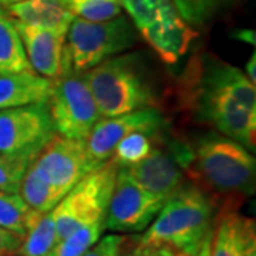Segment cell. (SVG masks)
<instances>
[{
    "label": "cell",
    "instance_id": "ffe728a7",
    "mask_svg": "<svg viewBox=\"0 0 256 256\" xmlns=\"http://www.w3.org/2000/svg\"><path fill=\"white\" fill-rule=\"evenodd\" d=\"M240 222L242 216L225 210L212 230L210 256H240Z\"/></svg>",
    "mask_w": 256,
    "mask_h": 256
},
{
    "label": "cell",
    "instance_id": "9c48e42d",
    "mask_svg": "<svg viewBox=\"0 0 256 256\" xmlns=\"http://www.w3.org/2000/svg\"><path fill=\"white\" fill-rule=\"evenodd\" d=\"M164 204V200L146 191L124 166H118L104 226L120 234L141 232L154 220Z\"/></svg>",
    "mask_w": 256,
    "mask_h": 256
},
{
    "label": "cell",
    "instance_id": "1f68e13d",
    "mask_svg": "<svg viewBox=\"0 0 256 256\" xmlns=\"http://www.w3.org/2000/svg\"><path fill=\"white\" fill-rule=\"evenodd\" d=\"M210 240H212V232L206 238L204 239L200 249L196 250V254L194 256H210Z\"/></svg>",
    "mask_w": 256,
    "mask_h": 256
},
{
    "label": "cell",
    "instance_id": "603a6c76",
    "mask_svg": "<svg viewBox=\"0 0 256 256\" xmlns=\"http://www.w3.org/2000/svg\"><path fill=\"white\" fill-rule=\"evenodd\" d=\"M152 150L151 134L142 131H134L120 141L114 148L112 160L118 166H130L144 160Z\"/></svg>",
    "mask_w": 256,
    "mask_h": 256
},
{
    "label": "cell",
    "instance_id": "d4e9b609",
    "mask_svg": "<svg viewBox=\"0 0 256 256\" xmlns=\"http://www.w3.org/2000/svg\"><path fill=\"white\" fill-rule=\"evenodd\" d=\"M68 9L76 18L88 22H107L121 16L122 12L118 0H82L72 4Z\"/></svg>",
    "mask_w": 256,
    "mask_h": 256
},
{
    "label": "cell",
    "instance_id": "30bf717a",
    "mask_svg": "<svg viewBox=\"0 0 256 256\" xmlns=\"http://www.w3.org/2000/svg\"><path fill=\"white\" fill-rule=\"evenodd\" d=\"M37 174L66 195L82 178L97 170L87 154L86 141L56 132L32 162Z\"/></svg>",
    "mask_w": 256,
    "mask_h": 256
},
{
    "label": "cell",
    "instance_id": "277c9868",
    "mask_svg": "<svg viewBox=\"0 0 256 256\" xmlns=\"http://www.w3.org/2000/svg\"><path fill=\"white\" fill-rule=\"evenodd\" d=\"M136 40V28L122 16L107 22L74 18L66 34L62 73H86L104 60L131 48Z\"/></svg>",
    "mask_w": 256,
    "mask_h": 256
},
{
    "label": "cell",
    "instance_id": "2e32d148",
    "mask_svg": "<svg viewBox=\"0 0 256 256\" xmlns=\"http://www.w3.org/2000/svg\"><path fill=\"white\" fill-rule=\"evenodd\" d=\"M10 18L23 24L67 34L76 18L64 0H23L4 6Z\"/></svg>",
    "mask_w": 256,
    "mask_h": 256
},
{
    "label": "cell",
    "instance_id": "d6a6232c",
    "mask_svg": "<svg viewBox=\"0 0 256 256\" xmlns=\"http://www.w3.org/2000/svg\"><path fill=\"white\" fill-rule=\"evenodd\" d=\"M18 2H23V0H0V6H8V4H12V3H18Z\"/></svg>",
    "mask_w": 256,
    "mask_h": 256
},
{
    "label": "cell",
    "instance_id": "8fae6325",
    "mask_svg": "<svg viewBox=\"0 0 256 256\" xmlns=\"http://www.w3.org/2000/svg\"><path fill=\"white\" fill-rule=\"evenodd\" d=\"M162 122V116L156 108H142L117 117L98 120L86 140L87 154L92 165L100 168L110 161L116 146L126 136L134 131H142L152 136L160 131Z\"/></svg>",
    "mask_w": 256,
    "mask_h": 256
},
{
    "label": "cell",
    "instance_id": "5b68a950",
    "mask_svg": "<svg viewBox=\"0 0 256 256\" xmlns=\"http://www.w3.org/2000/svg\"><path fill=\"white\" fill-rule=\"evenodd\" d=\"M192 164L204 185L220 194H254L256 161L242 144L225 137L210 136L198 144Z\"/></svg>",
    "mask_w": 256,
    "mask_h": 256
},
{
    "label": "cell",
    "instance_id": "7a4b0ae2",
    "mask_svg": "<svg viewBox=\"0 0 256 256\" xmlns=\"http://www.w3.org/2000/svg\"><path fill=\"white\" fill-rule=\"evenodd\" d=\"M214 204L196 185H184L165 201L128 256H194L212 232Z\"/></svg>",
    "mask_w": 256,
    "mask_h": 256
},
{
    "label": "cell",
    "instance_id": "44dd1931",
    "mask_svg": "<svg viewBox=\"0 0 256 256\" xmlns=\"http://www.w3.org/2000/svg\"><path fill=\"white\" fill-rule=\"evenodd\" d=\"M57 244L53 210L42 214L22 240L18 256H50Z\"/></svg>",
    "mask_w": 256,
    "mask_h": 256
},
{
    "label": "cell",
    "instance_id": "7c38bea8",
    "mask_svg": "<svg viewBox=\"0 0 256 256\" xmlns=\"http://www.w3.org/2000/svg\"><path fill=\"white\" fill-rule=\"evenodd\" d=\"M140 33L166 64L176 63L198 36L194 28L180 16L172 2Z\"/></svg>",
    "mask_w": 256,
    "mask_h": 256
},
{
    "label": "cell",
    "instance_id": "5bb4252c",
    "mask_svg": "<svg viewBox=\"0 0 256 256\" xmlns=\"http://www.w3.org/2000/svg\"><path fill=\"white\" fill-rule=\"evenodd\" d=\"M18 36L23 42L30 67L37 74L56 80L63 72V48L66 34L46 28L23 24L14 20Z\"/></svg>",
    "mask_w": 256,
    "mask_h": 256
},
{
    "label": "cell",
    "instance_id": "83f0119b",
    "mask_svg": "<svg viewBox=\"0 0 256 256\" xmlns=\"http://www.w3.org/2000/svg\"><path fill=\"white\" fill-rule=\"evenodd\" d=\"M124 239L126 238L121 235H107L102 239H98L82 256H117L124 244Z\"/></svg>",
    "mask_w": 256,
    "mask_h": 256
},
{
    "label": "cell",
    "instance_id": "ba28073f",
    "mask_svg": "<svg viewBox=\"0 0 256 256\" xmlns=\"http://www.w3.org/2000/svg\"><path fill=\"white\" fill-rule=\"evenodd\" d=\"M56 134L47 102L0 111V154L33 162Z\"/></svg>",
    "mask_w": 256,
    "mask_h": 256
},
{
    "label": "cell",
    "instance_id": "9a60e30c",
    "mask_svg": "<svg viewBox=\"0 0 256 256\" xmlns=\"http://www.w3.org/2000/svg\"><path fill=\"white\" fill-rule=\"evenodd\" d=\"M53 92V80L34 70L0 74V111L37 102H47Z\"/></svg>",
    "mask_w": 256,
    "mask_h": 256
},
{
    "label": "cell",
    "instance_id": "4316f807",
    "mask_svg": "<svg viewBox=\"0 0 256 256\" xmlns=\"http://www.w3.org/2000/svg\"><path fill=\"white\" fill-rule=\"evenodd\" d=\"M32 162L0 154V191L18 192L23 175Z\"/></svg>",
    "mask_w": 256,
    "mask_h": 256
},
{
    "label": "cell",
    "instance_id": "4dcf8cb0",
    "mask_svg": "<svg viewBox=\"0 0 256 256\" xmlns=\"http://www.w3.org/2000/svg\"><path fill=\"white\" fill-rule=\"evenodd\" d=\"M256 53L254 52L250 58L248 60L246 68H245V76L248 77V80L252 82V84H256Z\"/></svg>",
    "mask_w": 256,
    "mask_h": 256
},
{
    "label": "cell",
    "instance_id": "7402d4cb",
    "mask_svg": "<svg viewBox=\"0 0 256 256\" xmlns=\"http://www.w3.org/2000/svg\"><path fill=\"white\" fill-rule=\"evenodd\" d=\"M104 229V220H98L76 229L68 236L56 244L50 256H82L101 238Z\"/></svg>",
    "mask_w": 256,
    "mask_h": 256
},
{
    "label": "cell",
    "instance_id": "ac0fdd59",
    "mask_svg": "<svg viewBox=\"0 0 256 256\" xmlns=\"http://www.w3.org/2000/svg\"><path fill=\"white\" fill-rule=\"evenodd\" d=\"M40 215L28 206L18 192L0 191V228L23 239Z\"/></svg>",
    "mask_w": 256,
    "mask_h": 256
},
{
    "label": "cell",
    "instance_id": "484cf974",
    "mask_svg": "<svg viewBox=\"0 0 256 256\" xmlns=\"http://www.w3.org/2000/svg\"><path fill=\"white\" fill-rule=\"evenodd\" d=\"M171 2L172 0H120L121 8H124L132 18L138 32L151 23Z\"/></svg>",
    "mask_w": 256,
    "mask_h": 256
},
{
    "label": "cell",
    "instance_id": "f1b7e54d",
    "mask_svg": "<svg viewBox=\"0 0 256 256\" xmlns=\"http://www.w3.org/2000/svg\"><path fill=\"white\" fill-rule=\"evenodd\" d=\"M240 256H256L255 220L244 216L240 222Z\"/></svg>",
    "mask_w": 256,
    "mask_h": 256
},
{
    "label": "cell",
    "instance_id": "cb8c5ba5",
    "mask_svg": "<svg viewBox=\"0 0 256 256\" xmlns=\"http://www.w3.org/2000/svg\"><path fill=\"white\" fill-rule=\"evenodd\" d=\"M226 0H172L180 16L190 26H201L215 16Z\"/></svg>",
    "mask_w": 256,
    "mask_h": 256
},
{
    "label": "cell",
    "instance_id": "d6986e66",
    "mask_svg": "<svg viewBox=\"0 0 256 256\" xmlns=\"http://www.w3.org/2000/svg\"><path fill=\"white\" fill-rule=\"evenodd\" d=\"M18 194L26 201L32 210L40 214H46L56 208V205L63 200V194L47 182L44 178L37 174L34 166L30 164L18 188Z\"/></svg>",
    "mask_w": 256,
    "mask_h": 256
},
{
    "label": "cell",
    "instance_id": "8992f818",
    "mask_svg": "<svg viewBox=\"0 0 256 256\" xmlns=\"http://www.w3.org/2000/svg\"><path fill=\"white\" fill-rule=\"evenodd\" d=\"M118 165L111 158L92 171L70 191L53 210L57 242L84 225L106 220Z\"/></svg>",
    "mask_w": 256,
    "mask_h": 256
},
{
    "label": "cell",
    "instance_id": "f546056e",
    "mask_svg": "<svg viewBox=\"0 0 256 256\" xmlns=\"http://www.w3.org/2000/svg\"><path fill=\"white\" fill-rule=\"evenodd\" d=\"M23 239L8 229L0 228V256L18 255Z\"/></svg>",
    "mask_w": 256,
    "mask_h": 256
},
{
    "label": "cell",
    "instance_id": "4fadbf2b",
    "mask_svg": "<svg viewBox=\"0 0 256 256\" xmlns=\"http://www.w3.org/2000/svg\"><path fill=\"white\" fill-rule=\"evenodd\" d=\"M146 191L168 201L184 186V171L172 154L152 146L140 162L124 166Z\"/></svg>",
    "mask_w": 256,
    "mask_h": 256
},
{
    "label": "cell",
    "instance_id": "e575fe53",
    "mask_svg": "<svg viewBox=\"0 0 256 256\" xmlns=\"http://www.w3.org/2000/svg\"><path fill=\"white\" fill-rule=\"evenodd\" d=\"M118 2H120V0H118Z\"/></svg>",
    "mask_w": 256,
    "mask_h": 256
},
{
    "label": "cell",
    "instance_id": "3957f363",
    "mask_svg": "<svg viewBox=\"0 0 256 256\" xmlns=\"http://www.w3.org/2000/svg\"><path fill=\"white\" fill-rule=\"evenodd\" d=\"M82 76L104 118L156 107L154 87L137 54L114 56Z\"/></svg>",
    "mask_w": 256,
    "mask_h": 256
},
{
    "label": "cell",
    "instance_id": "6da1fadb",
    "mask_svg": "<svg viewBox=\"0 0 256 256\" xmlns=\"http://www.w3.org/2000/svg\"><path fill=\"white\" fill-rule=\"evenodd\" d=\"M180 88L195 121L255 151L256 87L240 68L205 53L188 63Z\"/></svg>",
    "mask_w": 256,
    "mask_h": 256
},
{
    "label": "cell",
    "instance_id": "e0dca14e",
    "mask_svg": "<svg viewBox=\"0 0 256 256\" xmlns=\"http://www.w3.org/2000/svg\"><path fill=\"white\" fill-rule=\"evenodd\" d=\"M33 70L13 18L0 8V74Z\"/></svg>",
    "mask_w": 256,
    "mask_h": 256
},
{
    "label": "cell",
    "instance_id": "52a82bcc",
    "mask_svg": "<svg viewBox=\"0 0 256 256\" xmlns=\"http://www.w3.org/2000/svg\"><path fill=\"white\" fill-rule=\"evenodd\" d=\"M47 106L56 132L72 140L86 141L101 120L82 74L62 73L53 80V92Z\"/></svg>",
    "mask_w": 256,
    "mask_h": 256
},
{
    "label": "cell",
    "instance_id": "836d02e7",
    "mask_svg": "<svg viewBox=\"0 0 256 256\" xmlns=\"http://www.w3.org/2000/svg\"><path fill=\"white\" fill-rule=\"evenodd\" d=\"M117 256H121V255H120V254H118V255H117Z\"/></svg>",
    "mask_w": 256,
    "mask_h": 256
}]
</instances>
